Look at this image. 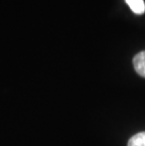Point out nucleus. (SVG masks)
I'll return each mask as SVG.
<instances>
[{"label": "nucleus", "mask_w": 145, "mask_h": 146, "mask_svg": "<svg viewBox=\"0 0 145 146\" xmlns=\"http://www.w3.org/2000/svg\"><path fill=\"white\" fill-rule=\"evenodd\" d=\"M127 146H145V131L131 137L128 141Z\"/></svg>", "instance_id": "nucleus-3"}, {"label": "nucleus", "mask_w": 145, "mask_h": 146, "mask_svg": "<svg viewBox=\"0 0 145 146\" xmlns=\"http://www.w3.org/2000/svg\"><path fill=\"white\" fill-rule=\"evenodd\" d=\"M132 11L136 14H143L145 12V2L144 0H125Z\"/></svg>", "instance_id": "nucleus-2"}, {"label": "nucleus", "mask_w": 145, "mask_h": 146, "mask_svg": "<svg viewBox=\"0 0 145 146\" xmlns=\"http://www.w3.org/2000/svg\"><path fill=\"white\" fill-rule=\"evenodd\" d=\"M134 68L140 76L145 77V51L138 53L133 58Z\"/></svg>", "instance_id": "nucleus-1"}]
</instances>
